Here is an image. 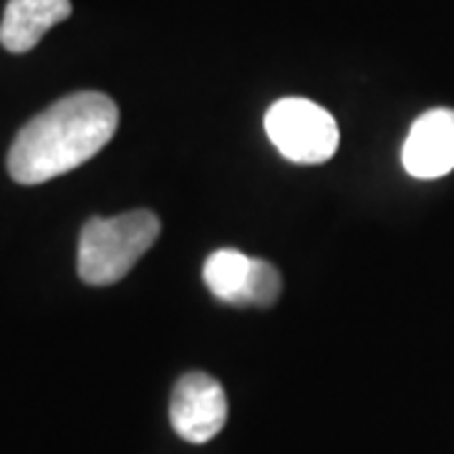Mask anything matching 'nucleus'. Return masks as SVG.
Listing matches in <instances>:
<instances>
[{
  "label": "nucleus",
  "mask_w": 454,
  "mask_h": 454,
  "mask_svg": "<svg viewBox=\"0 0 454 454\" xmlns=\"http://www.w3.org/2000/svg\"><path fill=\"white\" fill-rule=\"evenodd\" d=\"M119 109L101 91L59 98L18 131L8 152V175L18 184H41L82 167L112 142Z\"/></svg>",
  "instance_id": "1"
},
{
  "label": "nucleus",
  "mask_w": 454,
  "mask_h": 454,
  "mask_svg": "<svg viewBox=\"0 0 454 454\" xmlns=\"http://www.w3.org/2000/svg\"><path fill=\"white\" fill-rule=\"evenodd\" d=\"M162 223L154 212L131 210L91 217L79 235V278L89 286H114L157 243Z\"/></svg>",
  "instance_id": "2"
},
{
  "label": "nucleus",
  "mask_w": 454,
  "mask_h": 454,
  "mask_svg": "<svg viewBox=\"0 0 454 454\" xmlns=\"http://www.w3.org/2000/svg\"><path fill=\"white\" fill-rule=\"evenodd\" d=\"M265 131L276 149L295 164H324L339 149V124L309 98H280L265 114Z\"/></svg>",
  "instance_id": "3"
},
{
  "label": "nucleus",
  "mask_w": 454,
  "mask_h": 454,
  "mask_svg": "<svg viewBox=\"0 0 454 454\" xmlns=\"http://www.w3.org/2000/svg\"><path fill=\"white\" fill-rule=\"evenodd\" d=\"M169 422L179 437L192 444H205L217 437L227 422L223 384L205 372L184 373L172 391Z\"/></svg>",
  "instance_id": "4"
},
{
  "label": "nucleus",
  "mask_w": 454,
  "mask_h": 454,
  "mask_svg": "<svg viewBox=\"0 0 454 454\" xmlns=\"http://www.w3.org/2000/svg\"><path fill=\"white\" fill-rule=\"evenodd\" d=\"M404 169L417 179H437L454 169V109L424 112L406 134Z\"/></svg>",
  "instance_id": "5"
},
{
  "label": "nucleus",
  "mask_w": 454,
  "mask_h": 454,
  "mask_svg": "<svg viewBox=\"0 0 454 454\" xmlns=\"http://www.w3.org/2000/svg\"><path fill=\"white\" fill-rule=\"evenodd\" d=\"M68 16L71 0H8L0 20V43L11 53H28Z\"/></svg>",
  "instance_id": "6"
},
{
  "label": "nucleus",
  "mask_w": 454,
  "mask_h": 454,
  "mask_svg": "<svg viewBox=\"0 0 454 454\" xmlns=\"http://www.w3.org/2000/svg\"><path fill=\"white\" fill-rule=\"evenodd\" d=\"M250 273H253V258H247L240 250L223 247L205 260L202 280L217 301L243 309Z\"/></svg>",
  "instance_id": "7"
},
{
  "label": "nucleus",
  "mask_w": 454,
  "mask_h": 454,
  "mask_svg": "<svg viewBox=\"0 0 454 454\" xmlns=\"http://www.w3.org/2000/svg\"><path fill=\"white\" fill-rule=\"evenodd\" d=\"M283 280L273 262L268 260L253 258V273H250V283H247V293H245V306L250 309H270L280 295Z\"/></svg>",
  "instance_id": "8"
}]
</instances>
